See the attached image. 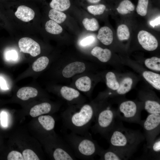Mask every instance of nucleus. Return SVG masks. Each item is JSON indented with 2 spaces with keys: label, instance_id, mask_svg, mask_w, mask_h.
Here are the masks:
<instances>
[{
  "label": "nucleus",
  "instance_id": "obj_10",
  "mask_svg": "<svg viewBox=\"0 0 160 160\" xmlns=\"http://www.w3.org/2000/svg\"><path fill=\"white\" fill-rule=\"evenodd\" d=\"M85 69L84 64L82 62L76 61L70 63L63 69L62 74L65 78H70L74 75L83 72Z\"/></svg>",
  "mask_w": 160,
  "mask_h": 160
},
{
  "label": "nucleus",
  "instance_id": "obj_40",
  "mask_svg": "<svg viewBox=\"0 0 160 160\" xmlns=\"http://www.w3.org/2000/svg\"><path fill=\"white\" fill-rule=\"evenodd\" d=\"M8 56L9 58H11L13 60H15L17 57V54L16 51L13 50L9 52Z\"/></svg>",
  "mask_w": 160,
  "mask_h": 160
},
{
  "label": "nucleus",
  "instance_id": "obj_7",
  "mask_svg": "<svg viewBox=\"0 0 160 160\" xmlns=\"http://www.w3.org/2000/svg\"><path fill=\"white\" fill-rule=\"evenodd\" d=\"M20 51L24 53L29 54L33 57H36L41 53L39 44L32 39L27 37L20 39L18 42Z\"/></svg>",
  "mask_w": 160,
  "mask_h": 160
},
{
  "label": "nucleus",
  "instance_id": "obj_23",
  "mask_svg": "<svg viewBox=\"0 0 160 160\" xmlns=\"http://www.w3.org/2000/svg\"><path fill=\"white\" fill-rule=\"evenodd\" d=\"M48 16L51 20L58 24L62 23L66 18V15L64 13L54 9L50 10Z\"/></svg>",
  "mask_w": 160,
  "mask_h": 160
},
{
  "label": "nucleus",
  "instance_id": "obj_33",
  "mask_svg": "<svg viewBox=\"0 0 160 160\" xmlns=\"http://www.w3.org/2000/svg\"><path fill=\"white\" fill-rule=\"evenodd\" d=\"M106 8L105 6L103 4H98L88 6L87 9L90 13L97 15L102 14L104 12Z\"/></svg>",
  "mask_w": 160,
  "mask_h": 160
},
{
  "label": "nucleus",
  "instance_id": "obj_36",
  "mask_svg": "<svg viewBox=\"0 0 160 160\" xmlns=\"http://www.w3.org/2000/svg\"><path fill=\"white\" fill-rule=\"evenodd\" d=\"M95 40L94 37L90 36L87 37L82 39L80 43V45L83 47L89 46L93 43Z\"/></svg>",
  "mask_w": 160,
  "mask_h": 160
},
{
  "label": "nucleus",
  "instance_id": "obj_29",
  "mask_svg": "<svg viewBox=\"0 0 160 160\" xmlns=\"http://www.w3.org/2000/svg\"><path fill=\"white\" fill-rule=\"evenodd\" d=\"M82 23L85 28L88 31H95L97 30L99 27L97 21L94 18H85L82 21Z\"/></svg>",
  "mask_w": 160,
  "mask_h": 160
},
{
  "label": "nucleus",
  "instance_id": "obj_31",
  "mask_svg": "<svg viewBox=\"0 0 160 160\" xmlns=\"http://www.w3.org/2000/svg\"><path fill=\"white\" fill-rule=\"evenodd\" d=\"M117 33L118 38L120 41L127 40L130 36L129 29L128 27L124 24L121 25L118 27Z\"/></svg>",
  "mask_w": 160,
  "mask_h": 160
},
{
  "label": "nucleus",
  "instance_id": "obj_9",
  "mask_svg": "<svg viewBox=\"0 0 160 160\" xmlns=\"http://www.w3.org/2000/svg\"><path fill=\"white\" fill-rule=\"evenodd\" d=\"M97 155L100 156V159L104 160H127L130 157L125 153L109 148L107 150L101 148Z\"/></svg>",
  "mask_w": 160,
  "mask_h": 160
},
{
  "label": "nucleus",
  "instance_id": "obj_2",
  "mask_svg": "<svg viewBox=\"0 0 160 160\" xmlns=\"http://www.w3.org/2000/svg\"><path fill=\"white\" fill-rule=\"evenodd\" d=\"M97 108L89 104L79 107H72L62 114L63 123L71 132L84 135L89 133V130L94 120Z\"/></svg>",
  "mask_w": 160,
  "mask_h": 160
},
{
  "label": "nucleus",
  "instance_id": "obj_20",
  "mask_svg": "<svg viewBox=\"0 0 160 160\" xmlns=\"http://www.w3.org/2000/svg\"><path fill=\"white\" fill-rule=\"evenodd\" d=\"M91 83L90 78L86 76L78 79L75 82V85L79 90L82 92H87L90 89Z\"/></svg>",
  "mask_w": 160,
  "mask_h": 160
},
{
  "label": "nucleus",
  "instance_id": "obj_6",
  "mask_svg": "<svg viewBox=\"0 0 160 160\" xmlns=\"http://www.w3.org/2000/svg\"><path fill=\"white\" fill-rule=\"evenodd\" d=\"M144 132L146 147L149 148L156 139L160 131V114H149L140 124Z\"/></svg>",
  "mask_w": 160,
  "mask_h": 160
},
{
  "label": "nucleus",
  "instance_id": "obj_41",
  "mask_svg": "<svg viewBox=\"0 0 160 160\" xmlns=\"http://www.w3.org/2000/svg\"><path fill=\"white\" fill-rule=\"evenodd\" d=\"M89 3H96L99 2L101 0H87Z\"/></svg>",
  "mask_w": 160,
  "mask_h": 160
},
{
  "label": "nucleus",
  "instance_id": "obj_13",
  "mask_svg": "<svg viewBox=\"0 0 160 160\" xmlns=\"http://www.w3.org/2000/svg\"><path fill=\"white\" fill-rule=\"evenodd\" d=\"M51 104L47 102H44L37 105L32 107L30 112V115L35 117L42 114L49 113L51 110Z\"/></svg>",
  "mask_w": 160,
  "mask_h": 160
},
{
  "label": "nucleus",
  "instance_id": "obj_35",
  "mask_svg": "<svg viewBox=\"0 0 160 160\" xmlns=\"http://www.w3.org/2000/svg\"><path fill=\"white\" fill-rule=\"evenodd\" d=\"M7 159L8 160H24L23 155L20 152L15 151L9 153Z\"/></svg>",
  "mask_w": 160,
  "mask_h": 160
},
{
  "label": "nucleus",
  "instance_id": "obj_30",
  "mask_svg": "<svg viewBox=\"0 0 160 160\" xmlns=\"http://www.w3.org/2000/svg\"><path fill=\"white\" fill-rule=\"evenodd\" d=\"M145 66L148 68L154 71H160V59L156 57L146 59Z\"/></svg>",
  "mask_w": 160,
  "mask_h": 160
},
{
  "label": "nucleus",
  "instance_id": "obj_15",
  "mask_svg": "<svg viewBox=\"0 0 160 160\" xmlns=\"http://www.w3.org/2000/svg\"><path fill=\"white\" fill-rule=\"evenodd\" d=\"M37 90L31 87H25L20 89L17 91V96L23 100H28L36 97L38 94Z\"/></svg>",
  "mask_w": 160,
  "mask_h": 160
},
{
  "label": "nucleus",
  "instance_id": "obj_25",
  "mask_svg": "<svg viewBox=\"0 0 160 160\" xmlns=\"http://www.w3.org/2000/svg\"><path fill=\"white\" fill-rule=\"evenodd\" d=\"M132 80L130 78H124L121 81L116 90L119 95H124L129 92L131 88Z\"/></svg>",
  "mask_w": 160,
  "mask_h": 160
},
{
  "label": "nucleus",
  "instance_id": "obj_19",
  "mask_svg": "<svg viewBox=\"0 0 160 160\" xmlns=\"http://www.w3.org/2000/svg\"><path fill=\"white\" fill-rule=\"evenodd\" d=\"M144 108L149 114H160V104L153 100L147 99L144 101Z\"/></svg>",
  "mask_w": 160,
  "mask_h": 160
},
{
  "label": "nucleus",
  "instance_id": "obj_34",
  "mask_svg": "<svg viewBox=\"0 0 160 160\" xmlns=\"http://www.w3.org/2000/svg\"><path fill=\"white\" fill-rule=\"evenodd\" d=\"M24 160H39L38 156L32 150L27 149L23 151L22 153Z\"/></svg>",
  "mask_w": 160,
  "mask_h": 160
},
{
  "label": "nucleus",
  "instance_id": "obj_3",
  "mask_svg": "<svg viewBox=\"0 0 160 160\" xmlns=\"http://www.w3.org/2000/svg\"><path fill=\"white\" fill-rule=\"evenodd\" d=\"M64 138L76 157L79 159H93L102 148L90 133L82 136L71 132Z\"/></svg>",
  "mask_w": 160,
  "mask_h": 160
},
{
  "label": "nucleus",
  "instance_id": "obj_16",
  "mask_svg": "<svg viewBox=\"0 0 160 160\" xmlns=\"http://www.w3.org/2000/svg\"><path fill=\"white\" fill-rule=\"evenodd\" d=\"M61 96L68 101H72L80 96L79 92L76 90L66 86L62 87L60 90Z\"/></svg>",
  "mask_w": 160,
  "mask_h": 160
},
{
  "label": "nucleus",
  "instance_id": "obj_26",
  "mask_svg": "<svg viewBox=\"0 0 160 160\" xmlns=\"http://www.w3.org/2000/svg\"><path fill=\"white\" fill-rule=\"evenodd\" d=\"M49 63V60L47 57H41L33 63L32 65V68L35 71H41L46 68Z\"/></svg>",
  "mask_w": 160,
  "mask_h": 160
},
{
  "label": "nucleus",
  "instance_id": "obj_5",
  "mask_svg": "<svg viewBox=\"0 0 160 160\" xmlns=\"http://www.w3.org/2000/svg\"><path fill=\"white\" fill-rule=\"evenodd\" d=\"M141 111L134 101L127 100L121 103L116 112L117 117L120 119L129 122L140 124Z\"/></svg>",
  "mask_w": 160,
  "mask_h": 160
},
{
  "label": "nucleus",
  "instance_id": "obj_11",
  "mask_svg": "<svg viewBox=\"0 0 160 160\" xmlns=\"http://www.w3.org/2000/svg\"><path fill=\"white\" fill-rule=\"evenodd\" d=\"M35 14L34 12L32 9L24 5L18 7L15 12V16L24 22H28L33 20Z\"/></svg>",
  "mask_w": 160,
  "mask_h": 160
},
{
  "label": "nucleus",
  "instance_id": "obj_18",
  "mask_svg": "<svg viewBox=\"0 0 160 160\" xmlns=\"http://www.w3.org/2000/svg\"><path fill=\"white\" fill-rule=\"evenodd\" d=\"M39 122L43 128L47 131H50L54 128L55 121L53 118L49 115L39 116L38 119Z\"/></svg>",
  "mask_w": 160,
  "mask_h": 160
},
{
  "label": "nucleus",
  "instance_id": "obj_12",
  "mask_svg": "<svg viewBox=\"0 0 160 160\" xmlns=\"http://www.w3.org/2000/svg\"><path fill=\"white\" fill-rule=\"evenodd\" d=\"M97 37L104 44L109 45L113 41V33L109 27H103L99 30Z\"/></svg>",
  "mask_w": 160,
  "mask_h": 160
},
{
  "label": "nucleus",
  "instance_id": "obj_28",
  "mask_svg": "<svg viewBox=\"0 0 160 160\" xmlns=\"http://www.w3.org/2000/svg\"><path fill=\"white\" fill-rule=\"evenodd\" d=\"M106 78L108 87L112 90H117L119 87V84L116 80L114 73L111 72L108 73Z\"/></svg>",
  "mask_w": 160,
  "mask_h": 160
},
{
  "label": "nucleus",
  "instance_id": "obj_21",
  "mask_svg": "<svg viewBox=\"0 0 160 160\" xmlns=\"http://www.w3.org/2000/svg\"><path fill=\"white\" fill-rule=\"evenodd\" d=\"M135 9V6L129 0H124L120 3L116 9L118 12L122 15L130 13Z\"/></svg>",
  "mask_w": 160,
  "mask_h": 160
},
{
  "label": "nucleus",
  "instance_id": "obj_4",
  "mask_svg": "<svg viewBox=\"0 0 160 160\" xmlns=\"http://www.w3.org/2000/svg\"><path fill=\"white\" fill-rule=\"evenodd\" d=\"M116 117V112L110 106L97 109L94 119L95 124L92 127L93 131L106 138L115 123Z\"/></svg>",
  "mask_w": 160,
  "mask_h": 160
},
{
  "label": "nucleus",
  "instance_id": "obj_32",
  "mask_svg": "<svg viewBox=\"0 0 160 160\" xmlns=\"http://www.w3.org/2000/svg\"><path fill=\"white\" fill-rule=\"evenodd\" d=\"M148 0H139L136 8L138 14L142 16H145L147 12Z\"/></svg>",
  "mask_w": 160,
  "mask_h": 160
},
{
  "label": "nucleus",
  "instance_id": "obj_22",
  "mask_svg": "<svg viewBox=\"0 0 160 160\" xmlns=\"http://www.w3.org/2000/svg\"><path fill=\"white\" fill-rule=\"evenodd\" d=\"M49 5L52 9L62 12L68 9L71 3L69 0H52Z\"/></svg>",
  "mask_w": 160,
  "mask_h": 160
},
{
  "label": "nucleus",
  "instance_id": "obj_17",
  "mask_svg": "<svg viewBox=\"0 0 160 160\" xmlns=\"http://www.w3.org/2000/svg\"><path fill=\"white\" fill-rule=\"evenodd\" d=\"M143 75L145 79L153 87L160 89V75L150 71H145Z\"/></svg>",
  "mask_w": 160,
  "mask_h": 160
},
{
  "label": "nucleus",
  "instance_id": "obj_14",
  "mask_svg": "<svg viewBox=\"0 0 160 160\" xmlns=\"http://www.w3.org/2000/svg\"><path fill=\"white\" fill-rule=\"evenodd\" d=\"M91 54L93 56L97 57L100 61L104 63L108 61L111 56V53L109 49H103L98 46L92 49Z\"/></svg>",
  "mask_w": 160,
  "mask_h": 160
},
{
  "label": "nucleus",
  "instance_id": "obj_27",
  "mask_svg": "<svg viewBox=\"0 0 160 160\" xmlns=\"http://www.w3.org/2000/svg\"><path fill=\"white\" fill-rule=\"evenodd\" d=\"M149 154L153 158L159 159L160 153V137L156 138L148 148Z\"/></svg>",
  "mask_w": 160,
  "mask_h": 160
},
{
  "label": "nucleus",
  "instance_id": "obj_24",
  "mask_svg": "<svg viewBox=\"0 0 160 160\" xmlns=\"http://www.w3.org/2000/svg\"><path fill=\"white\" fill-rule=\"evenodd\" d=\"M45 28L47 32L53 34H59L63 31L62 27L58 23L51 20L47 22Z\"/></svg>",
  "mask_w": 160,
  "mask_h": 160
},
{
  "label": "nucleus",
  "instance_id": "obj_38",
  "mask_svg": "<svg viewBox=\"0 0 160 160\" xmlns=\"http://www.w3.org/2000/svg\"><path fill=\"white\" fill-rule=\"evenodd\" d=\"M0 86L1 89L4 90L8 89L7 84L4 79L0 77Z\"/></svg>",
  "mask_w": 160,
  "mask_h": 160
},
{
  "label": "nucleus",
  "instance_id": "obj_8",
  "mask_svg": "<svg viewBox=\"0 0 160 160\" xmlns=\"http://www.w3.org/2000/svg\"><path fill=\"white\" fill-rule=\"evenodd\" d=\"M140 44L145 49L152 51L155 50L158 45V41L154 36L144 30L139 32L137 35Z\"/></svg>",
  "mask_w": 160,
  "mask_h": 160
},
{
  "label": "nucleus",
  "instance_id": "obj_37",
  "mask_svg": "<svg viewBox=\"0 0 160 160\" xmlns=\"http://www.w3.org/2000/svg\"><path fill=\"white\" fill-rule=\"evenodd\" d=\"M1 120L2 125L4 127H6L7 124V114L4 111H2L1 114Z\"/></svg>",
  "mask_w": 160,
  "mask_h": 160
},
{
  "label": "nucleus",
  "instance_id": "obj_39",
  "mask_svg": "<svg viewBox=\"0 0 160 160\" xmlns=\"http://www.w3.org/2000/svg\"><path fill=\"white\" fill-rule=\"evenodd\" d=\"M160 16L156 18L154 20L151 21L150 24V25L153 28L156 25H160Z\"/></svg>",
  "mask_w": 160,
  "mask_h": 160
},
{
  "label": "nucleus",
  "instance_id": "obj_1",
  "mask_svg": "<svg viewBox=\"0 0 160 160\" xmlns=\"http://www.w3.org/2000/svg\"><path fill=\"white\" fill-rule=\"evenodd\" d=\"M106 138L109 144V148L130 157L145 139L140 130L125 128L121 123H115Z\"/></svg>",
  "mask_w": 160,
  "mask_h": 160
}]
</instances>
